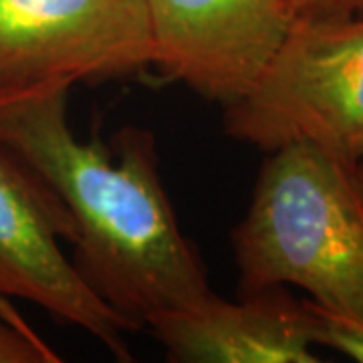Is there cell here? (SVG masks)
Wrapping results in <instances>:
<instances>
[{
	"instance_id": "cell-1",
	"label": "cell",
	"mask_w": 363,
	"mask_h": 363,
	"mask_svg": "<svg viewBox=\"0 0 363 363\" xmlns=\"http://www.w3.org/2000/svg\"><path fill=\"white\" fill-rule=\"evenodd\" d=\"M71 83L0 93V143L49 186L73 222V264L131 331L212 289L157 172L152 131L125 128L111 145L81 142L69 123Z\"/></svg>"
},
{
	"instance_id": "cell-2",
	"label": "cell",
	"mask_w": 363,
	"mask_h": 363,
	"mask_svg": "<svg viewBox=\"0 0 363 363\" xmlns=\"http://www.w3.org/2000/svg\"><path fill=\"white\" fill-rule=\"evenodd\" d=\"M230 242L238 295L293 285L327 311L363 319V196L353 168L321 147L267 152Z\"/></svg>"
},
{
	"instance_id": "cell-3",
	"label": "cell",
	"mask_w": 363,
	"mask_h": 363,
	"mask_svg": "<svg viewBox=\"0 0 363 363\" xmlns=\"http://www.w3.org/2000/svg\"><path fill=\"white\" fill-rule=\"evenodd\" d=\"M222 109L224 131L260 152L309 142L353 168L363 157V16L295 18L255 89Z\"/></svg>"
},
{
	"instance_id": "cell-4",
	"label": "cell",
	"mask_w": 363,
	"mask_h": 363,
	"mask_svg": "<svg viewBox=\"0 0 363 363\" xmlns=\"http://www.w3.org/2000/svg\"><path fill=\"white\" fill-rule=\"evenodd\" d=\"M154 67L145 0H0V93Z\"/></svg>"
},
{
	"instance_id": "cell-5",
	"label": "cell",
	"mask_w": 363,
	"mask_h": 363,
	"mask_svg": "<svg viewBox=\"0 0 363 363\" xmlns=\"http://www.w3.org/2000/svg\"><path fill=\"white\" fill-rule=\"evenodd\" d=\"M73 236L59 198L0 143V297L28 301L59 323L87 331L119 362H131L130 325L93 293L63 250Z\"/></svg>"
},
{
	"instance_id": "cell-6",
	"label": "cell",
	"mask_w": 363,
	"mask_h": 363,
	"mask_svg": "<svg viewBox=\"0 0 363 363\" xmlns=\"http://www.w3.org/2000/svg\"><path fill=\"white\" fill-rule=\"evenodd\" d=\"M154 67L222 107L247 97L283 47L286 0H145Z\"/></svg>"
},
{
	"instance_id": "cell-7",
	"label": "cell",
	"mask_w": 363,
	"mask_h": 363,
	"mask_svg": "<svg viewBox=\"0 0 363 363\" xmlns=\"http://www.w3.org/2000/svg\"><path fill=\"white\" fill-rule=\"evenodd\" d=\"M145 327L169 362L317 363L311 313L285 286L224 301L214 291L192 305L156 313Z\"/></svg>"
},
{
	"instance_id": "cell-8",
	"label": "cell",
	"mask_w": 363,
	"mask_h": 363,
	"mask_svg": "<svg viewBox=\"0 0 363 363\" xmlns=\"http://www.w3.org/2000/svg\"><path fill=\"white\" fill-rule=\"evenodd\" d=\"M305 305L311 313L313 343L363 363V319L327 311L309 298H305Z\"/></svg>"
},
{
	"instance_id": "cell-9",
	"label": "cell",
	"mask_w": 363,
	"mask_h": 363,
	"mask_svg": "<svg viewBox=\"0 0 363 363\" xmlns=\"http://www.w3.org/2000/svg\"><path fill=\"white\" fill-rule=\"evenodd\" d=\"M55 351L16 317L0 315V363H52Z\"/></svg>"
},
{
	"instance_id": "cell-10",
	"label": "cell",
	"mask_w": 363,
	"mask_h": 363,
	"mask_svg": "<svg viewBox=\"0 0 363 363\" xmlns=\"http://www.w3.org/2000/svg\"><path fill=\"white\" fill-rule=\"evenodd\" d=\"M295 18H319V21H337V18H362L363 0H286Z\"/></svg>"
},
{
	"instance_id": "cell-11",
	"label": "cell",
	"mask_w": 363,
	"mask_h": 363,
	"mask_svg": "<svg viewBox=\"0 0 363 363\" xmlns=\"http://www.w3.org/2000/svg\"><path fill=\"white\" fill-rule=\"evenodd\" d=\"M353 178L357 182V188H359V192L363 196V157L353 166Z\"/></svg>"
}]
</instances>
